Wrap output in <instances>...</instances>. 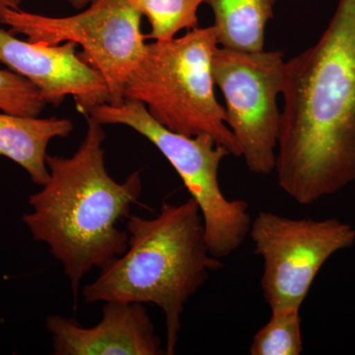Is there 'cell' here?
Returning <instances> with one entry per match:
<instances>
[{"mask_svg":"<svg viewBox=\"0 0 355 355\" xmlns=\"http://www.w3.org/2000/svg\"><path fill=\"white\" fill-rule=\"evenodd\" d=\"M275 171L309 205L355 181V0H338L314 46L286 60Z\"/></svg>","mask_w":355,"mask_h":355,"instance_id":"1","label":"cell"},{"mask_svg":"<svg viewBox=\"0 0 355 355\" xmlns=\"http://www.w3.org/2000/svg\"><path fill=\"white\" fill-rule=\"evenodd\" d=\"M85 137L70 157L46 156L50 178L29 198L22 217L33 239L44 243L64 268L74 297L81 280L102 270L127 251L128 231L119 224L132 216L142 193L140 171L125 181L109 174L102 123L86 116Z\"/></svg>","mask_w":355,"mask_h":355,"instance_id":"2","label":"cell"},{"mask_svg":"<svg viewBox=\"0 0 355 355\" xmlns=\"http://www.w3.org/2000/svg\"><path fill=\"white\" fill-rule=\"evenodd\" d=\"M127 231V251L84 287V300L157 306L165 317L166 354H175L187 303L223 263L210 254L193 198L180 205L163 202L153 218L132 214Z\"/></svg>","mask_w":355,"mask_h":355,"instance_id":"3","label":"cell"},{"mask_svg":"<svg viewBox=\"0 0 355 355\" xmlns=\"http://www.w3.org/2000/svg\"><path fill=\"white\" fill-rule=\"evenodd\" d=\"M218 46L214 26L146 44L125 83L123 99L142 103L154 120L173 132L210 135L230 155L241 157L214 92L212 58Z\"/></svg>","mask_w":355,"mask_h":355,"instance_id":"4","label":"cell"},{"mask_svg":"<svg viewBox=\"0 0 355 355\" xmlns=\"http://www.w3.org/2000/svg\"><path fill=\"white\" fill-rule=\"evenodd\" d=\"M104 125H123L148 139L181 178L191 198L200 207L210 254L223 259L237 251L251 227L248 203L228 200L219 184V168L230 155L210 135L188 137L170 130L154 120L142 103L125 100L104 104L89 114Z\"/></svg>","mask_w":355,"mask_h":355,"instance_id":"5","label":"cell"},{"mask_svg":"<svg viewBox=\"0 0 355 355\" xmlns=\"http://www.w3.org/2000/svg\"><path fill=\"white\" fill-rule=\"evenodd\" d=\"M141 14L127 0H94L81 12L67 17L7 10L0 23L12 34L33 43L73 42L83 48L80 57L94 67L106 83L111 105H120L123 88L146 44L140 30Z\"/></svg>","mask_w":355,"mask_h":355,"instance_id":"6","label":"cell"},{"mask_svg":"<svg viewBox=\"0 0 355 355\" xmlns=\"http://www.w3.org/2000/svg\"><path fill=\"white\" fill-rule=\"evenodd\" d=\"M284 53L218 46L212 58L214 83L225 100L226 123L256 175L275 171L284 86Z\"/></svg>","mask_w":355,"mask_h":355,"instance_id":"7","label":"cell"},{"mask_svg":"<svg viewBox=\"0 0 355 355\" xmlns=\"http://www.w3.org/2000/svg\"><path fill=\"white\" fill-rule=\"evenodd\" d=\"M249 236L263 261L261 286L270 310L300 309L324 263L355 243V229L338 219L289 218L270 211L257 214Z\"/></svg>","mask_w":355,"mask_h":355,"instance_id":"8","label":"cell"},{"mask_svg":"<svg viewBox=\"0 0 355 355\" xmlns=\"http://www.w3.org/2000/svg\"><path fill=\"white\" fill-rule=\"evenodd\" d=\"M76 46L23 41L0 28V62L31 81L46 104L58 107L72 96L77 111L88 116L109 104V91L101 74L76 53Z\"/></svg>","mask_w":355,"mask_h":355,"instance_id":"9","label":"cell"},{"mask_svg":"<svg viewBox=\"0 0 355 355\" xmlns=\"http://www.w3.org/2000/svg\"><path fill=\"white\" fill-rule=\"evenodd\" d=\"M46 328L55 355L166 354L146 305L140 303L104 302L101 321L93 327L51 315Z\"/></svg>","mask_w":355,"mask_h":355,"instance_id":"10","label":"cell"},{"mask_svg":"<svg viewBox=\"0 0 355 355\" xmlns=\"http://www.w3.org/2000/svg\"><path fill=\"white\" fill-rule=\"evenodd\" d=\"M73 130L69 119L23 116L0 111V155L22 167L33 183L44 186L50 178L46 150L51 140Z\"/></svg>","mask_w":355,"mask_h":355,"instance_id":"11","label":"cell"},{"mask_svg":"<svg viewBox=\"0 0 355 355\" xmlns=\"http://www.w3.org/2000/svg\"><path fill=\"white\" fill-rule=\"evenodd\" d=\"M279 0H207L214 16L219 46L265 50L266 28Z\"/></svg>","mask_w":355,"mask_h":355,"instance_id":"12","label":"cell"},{"mask_svg":"<svg viewBox=\"0 0 355 355\" xmlns=\"http://www.w3.org/2000/svg\"><path fill=\"white\" fill-rule=\"evenodd\" d=\"M151 25L146 38L168 41L198 27V8L207 0H127Z\"/></svg>","mask_w":355,"mask_h":355,"instance_id":"13","label":"cell"},{"mask_svg":"<svg viewBox=\"0 0 355 355\" xmlns=\"http://www.w3.org/2000/svg\"><path fill=\"white\" fill-rule=\"evenodd\" d=\"M251 355H299L303 352L300 309L272 310L270 320L257 331Z\"/></svg>","mask_w":355,"mask_h":355,"instance_id":"14","label":"cell"},{"mask_svg":"<svg viewBox=\"0 0 355 355\" xmlns=\"http://www.w3.org/2000/svg\"><path fill=\"white\" fill-rule=\"evenodd\" d=\"M46 103L38 88L11 69H0V111L23 116H39Z\"/></svg>","mask_w":355,"mask_h":355,"instance_id":"15","label":"cell"},{"mask_svg":"<svg viewBox=\"0 0 355 355\" xmlns=\"http://www.w3.org/2000/svg\"><path fill=\"white\" fill-rule=\"evenodd\" d=\"M22 0H0V21L7 10H18L20 9Z\"/></svg>","mask_w":355,"mask_h":355,"instance_id":"16","label":"cell"},{"mask_svg":"<svg viewBox=\"0 0 355 355\" xmlns=\"http://www.w3.org/2000/svg\"><path fill=\"white\" fill-rule=\"evenodd\" d=\"M94 0H69L70 4L78 10L86 8L89 4L92 3Z\"/></svg>","mask_w":355,"mask_h":355,"instance_id":"17","label":"cell"}]
</instances>
